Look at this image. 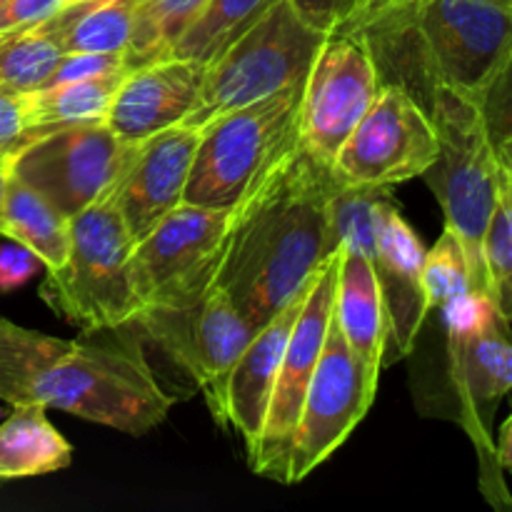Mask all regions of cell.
Listing matches in <instances>:
<instances>
[{
  "instance_id": "obj_22",
  "label": "cell",
  "mask_w": 512,
  "mask_h": 512,
  "mask_svg": "<svg viewBox=\"0 0 512 512\" xmlns=\"http://www.w3.org/2000/svg\"><path fill=\"white\" fill-rule=\"evenodd\" d=\"M135 23V0H83L63 5L40 30L63 53L125 55Z\"/></svg>"
},
{
  "instance_id": "obj_43",
  "label": "cell",
  "mask_w": 512,
  "mask_h": 512,
  "mask_svg": "<svg viewBox=\"0 0 512 512\" xmlns=\"http://www.w3.org/2000/svg\"><path fill=\"white\" fill-rule=\"evenodd\" d=\"M510 3H512V0H510Z\"/></svg>"
},
{
  "instance_id": "obj_25",
  "label": "cell",
  "mask_w": 512,
  "mask_h": 512,
  "mask_svg": "<svg viewBox=\"0 0 512 512\" xmlns=\"http://www.w3.org/2000/svg\"><path fill=\"white\" fill-rule=\"evenodd\" d=\"M68 348L70 340L20 328L0 318V400L10 408L33 403L35 378Z\"/></svg>"
},
{
  "instance_id": "obj_12",
  "label": "cell",
  "mask_w": 512,
  "mask_h": 512,
  "mask_svg": "<svg viewBox=\"0 0 512 512\" xmlns=\"http://www.w3.org/2000/svg\"><path fill=\"white\" fill-rule=\"evenodd\" d=\"M378 383L380 375L350 348L333 315L295 425L288 485L315 473V468H320L350 438L373 408Z\"/></svg>"
},
{
  "instance_id": "obj_4",
  "label": "cell",
  "mask_w": 512,
  "mask_h": 512,
  "mask_svg": "<svg viewBox=\"0 0 512 512\" xmlns=\"http://www.w3.org/2000/svg\"><path fill=\"white\" fill-rule=\"evenodd\" d=\"M425 110L438 133V155L423 180L443 208L445 228L463 245L473 290L490 295L483 245L498 200L500 168L483 113L475 100L448 88H435Z\"/></svg>"
},
{
  "instance_id": "obj_31",
  "label": "cell",
  "mask_w": 512,
  "mask_h": 512,
  "mask_svg": "<svg viewBox=\"0 0 512 512\" xmlns=\"http://www.w3.org/2000/svg\"><path fill=\"white\" fill-rule=\"evenodd\" d=\"M500 175L512 178V55L478 100Z\"/></svg>"
},
{
  "instance_id": "obj_28",
  "label": "cell",
  "mask_w": 512,
  "mask_h": 512,
  "mask_svg": "<svg viewBox=\"0 0 512 512\" xmlns=\"http://www.w3.org/2000/svg\"><path fill=\"white\" fill-rule=\"evenodd\" d=\"M63 50L40 30L20 28L0 33V90L30 93L43 88Z\"/></svg>"
},
{
  "instance_id": "obj_7",
  "label": "cell",
  "mask_w": 512,
  "mask_h": 512,
  "mask_svg": "<svg viewBox=\"0 0 512 512\" xmlns=\"http://www.w3.org/2000/svg\"><path fill=\"white\" fill-rule=\"evenodd\" d=\"M123 328L155 345L198 388L215 423L228 428L230 375L258 328L223 288L210 285L193 303L173 308H140Z\"/></svg>"
},
{
  "instance_id": "obj_10",
  "label": "cell",
  "mask_w": 512,
  "mask_h": 512,
  "mask_svg": "<svg viewBox=\"0 0 512 512\" xmlns=\"http://www.w3.org/2000/svg\"><path fill=\"white\" fill-rule=\"evenodd\" d=\"M435 155L438 133L423 103L403 85L383 83L330 168L338 183L390 190L405 180L423 178Z\"/></svg>"
},
{
  "instance_id": "obj_38",
  "label": "cell",
  "mask_w": 512,
  "mask_h": 512,
  "mask_svg": "<svg viewBox=\"0 0 512 512\" xmlns=\"http://www.w3.org/2000/svg\"><path fill=\"white\" fill-rule=\"evenodd\" d=\"M418 3H423V0H385L383 5H380L378 10H375L373 15H380V13H403V10H410V8H415V5ZM373 15H370V18H373ZM368 20V18H365ZM360 23H363V20H360ZM358 25V23H355ZM345 28H350V25H345Z\"/></svg>"
},
{
  "instance_id": "obj_13",
  "label": "cell",
  "mask_w": 512,
  "mask_h": 512,
  "mask_svg": "<svg viewBox=\"0 0 512 512\" xmlns=\"http://www.w3.org/2000/svg\"><path fill=\"white\" fill-rule=\"evenodd\" d=\"M338 265L340 248L333 255H328L320 263V268L310 275L308 295H305L303 308H300L298 320L290 330L288 345H285L283 363H280L258 448L248 458L250 470L255 475L275 480V483L288 485L295 425H298L300 408H303L315 365L323 353L325 333H328V325L333 320Z\"/></svg>"
},
{
  "instance_id": "obj_27",
  "label": "cell",
  "mask_w": 512,
  "mask_h": 512,
  "mask_svg": "<svg viewBox=\"0 0 512 512\" xmlns=\"http://www.w3.org/2000/svg\"><path fill=\"white\" fill-rule=\"evenodd\" d=\"M208 3L210 0H135L133 38L125 50V65L135 68L173 53L175 43Z\"/></svg>"
},
{
  "instance_id": "obj_35",
  "label": "cell",
  "mask_w": 512,
  "mask_h": 512,
  "mask_svg": "<svg viewBox=\"0 0 512 512\" xmlns=\"http://www.w3.org/2000/svg\"><path fill=\"white\" fill-rule=\"evenodd\" d=\"M65 0H5L0 5V33L20 28H33L50 15L58 13Z\"/></svg>"
},
{
  "instance_id": "obj_42",
  "label": "cell",
  "mask_w": 512,
  "mask_h": 512,
  "mask_svg": "<svg viewBox=\"0 0 512 512\" xmlns=\"http://www.w3.org/2000/svg\"><path fill=\"white\" fill-rule=\"evenodd\" d=\"M5 3V0H0V5H3Z\"/></svg>"
},
{
  "instance_id": "obj_23",
  "label": "cell",
  "mask_w": 512,
  "mask_h": 512,
  "mask_svg": "<svg viewBox=\"0 0 512 512\" xmlns=\"http://www.w3.org/2000/svg\"><path fill=\"white\" fill-rule=\"evenodd\" d=\"M5 238L25 245L43 260L45 270H55L68 258L70 218L48 203L43 195L10 170L3 193Z\"/></svg>"
},
{
  "instance_id": "obj_1",
  "label": "cell",
  "mask_w": 512,
  "mask_h": 512,
  "mask_svg": "<svg viewBox=\"0 0 512 512\" xmlns=\"http://www.w3.org/2000/svg\"><path fill=\"white\" fill-rule=\"evenodd\" d=\"M333 168L290 140L230 205L213 283L260 328L340 248L330 228Z\"/></svg>"
},
{
  "instance_id": "obj_37",
  "label": "cell",
  "mask_w": 512,
  "mask_h": 512,
  "mask_svg": "<svg viewBox=\"0 0 512 512\" xmlns=\"http://www.w3.org/2000/svg\"><path fill=\"white\" fill-rule=\"evenodd\" d=\"M498 460L508 473H512V415L505 420L503 430H500V443H498Z\"/></svg>"
},
{
  "instance_id": "obj_41",
  "label": "cell",
  "mask_w": 512,
  "mask_h": 512,
  "mask_svg": "<svg viewBox=\"0 0 512 512\" xmlns=\"http://www.w3.org/2000/svg\"><path fill=\"white\" fill-rule=\"evenodd\" d=\"M73 3H83V0H65V5H73Z\"/></svg>"
},
{
  "instance_id": "obj_30",
  "label": "cell",
  "mask_w": 512,
  "mask_h": 512,
  "mask_svg": "<svg viewBox=\"0 0 512 512\" xmlns=\"http://www.w3.org/2000/svg\"><path fill=\"white\" fill-rule=\"evenodd\" d=\"M423 283L425 293H428L430 310H440L450 300L458 298V295L473 290L468 258H465V250L460 245L458 235L450 228H445L438 243L425 253Z\"/></svg>"
},
{
  "instance_id": "obj_20",
  "label": "cell",
  "mask_w": 512,
  "mask_h": 512,
  "mask_svg": "<svg viewBox=\"0 0 512 512\" xmlns=\"http://www.w3.org/2000/svg\"><path fill=\"white\" fill-rule=\"evenodd\" d=\"M335 323L373 373L380 375L385 360V305L373 265L363 250L340 245L338 288H335Z\"/></svg>"
},
{
  "instance_id": "obj_26",
  "label": "cell",
  "mask_w": 512,
  "mask_h": 512,
  "mask_svg": "<svg viewBox=\"0 0 512 512\" xmlns=\"http://www.w3.org/2000/svg\"><path fill=\"white\" fill-rule=\"evenodd\" d=\"M275 3L278 0H210L170 55L203 65L210 63Z\"/></svg>"
},
{
  "instance_id": "obj_19",
  "label": "cell",
  "mask_w": 512,
  "mask_h": 512,
  "mask_svg": "<svg viewBox=\"0 0 512 512\" xmlns=\"http://www.w3.org/2000/svg\"><path fill=\"white\" fill-rule=\"evenodd\" d=\"M450 373L465 408L493 415L512 390V340L503 315L470 333L448 335Z\"/></svg>"
},
{
  "instance_id": "obj_8",
  "label": "cell",
  "mask_w": 512,
  "mask_h": 512,
  "mask_svg": "<svg viewBox=\"0 0 512 512\" xmlns=\"http://www.w3.org/2000/svg\"><path fill=\"white\" fill-rule=\"evenodd\" d=\"M305 80L220 115L200 128L193 168L183 203L230 208L238 203L255 175L298 138Z\"/></svg>"
},
{
  "instance_id": "obj_34",
  "label": "cell",
  "mask_w": 512,
  "mask_h": 512,
  "mask_svg": "<svg viewBox=\"0 0 512 512\" xmlns=\"http://www.w3.org/2000/svg\"><path fill=\"white\" fill-rule=\"evenodd\" d=\"M43 268V260L30 253L25 245L15 243V240L13 243H3L0 245V293L23 288Z\"/></svg>"
},
{
  "instance_id": "obj_15",
  "label": "cell",
  "mask_w": 512,
  "mask_h": 512,
  "mask_svg": "<svg viewBox=\"0 0 512 512\" xmlns=\"http://www.w3.org/2000/svg\"><path fill=\"white\" fill-rule=\"evenodd\" d=\"M425 253L428 250L423 240L400 215L398 203L393 198L385 200L375 243L368 253L385 305L388 343H385L383 368L413 353L415 340L430 313L423 283Z\"/></svg>"
},
{
  "instance_id": "obj_17",
  "label": "cell",
  "mask_w": 512,
  "mask_h": 512,
  "mask_svg": "<svg viewBox=\"0 0 512 512\" xmlns=\"http://www.w3.org/2000/svg\"><path fill=\"white\" fill-rule=\"evenodd\" d=\"M198 140L200 130L175 125L138 143L128 170L110 195L135 240L183 203Z\"/></svg>"
},
{
  "instance_id": "obj_33",
  "label": "cell",
  "mask_w": 512,
  "mask_h": 512,
  "mask_svg": "<svg viewBox=\"0 0 512 512\" xmlns=\"http://www.w3.org/2000/svg\"><path fill=\"white\" fill-rule=\"evenodd\" d=\"M30 133L28 98L25 93L0 90V155L15 153Z\"/></svg>"
},
{
  "instance_id": "obj_32",
  "label": "cell",
  "mask_w": 512,
  "mask_h": 512,
  "mask_svg": "<svg viewBox=\"0 0 512 512\" xmlns=\"http://www.w3.org/2000/svg\"><path fill=\"white\" fill-rule=\"evenodd\" d=\"M125 70H128V65H125V55L120 53H63L45 85L105 78V75L125 73Z\"/></svg>"
},
{
  "instance_id": "obj_40",
  "label": "cell",
  "mask_w": 512,
  "mask_h": 512,
  "mask_svg": "<svg viewBox=\"0 0 512 512\" xmlns=\"http://www.w3.org/2000/svg\"><path fill=\"white\" fill-rule=\"evenodd\" d=\"M10 173V153L0 155V233H3V193H5V180Z\"/></svg>"
},
{
  "instance_id": "obj_14",
  "label": "cell",
  "mask_w": 512,
  "mask_h": 512,
  "mask_svg": "<svg viewBox=\"0 0 512 512\" xmlns=\"http://www.w3.org/2000/svg\"><path fill=\"white\" fill-rule=\"evenodd\" d=\"M383 83L363 35L348 28L328 33L305 78L298 143L333 165L340 145L368 113Z\"/></svg>"
},
{
  "instance_id": "obj_6",
  "label": "cell",
  "mask_w": 512,
  "mask_h": 512,
  "mask_svg": "<svg viewBox=\"0 0 512 512\" xmlns=\"http://www.w3.org/2000/svg\"><path fill=\"white\" fill-rule=\"evenodd\" d=\"M328 33L303 18L293 0H278L223 53L205 63L193 110L180 125L200 130L220 115L270 98L308 78Z\"/></svg>"
},
{
  "instance_id": "obj_21",
  "label": "cell",
  "mask_w": 512,
  "mask_h": 512,
  "mask_svg": "<svg viewBox=\"0 0 512 512\" xmlns=\"http://www.w3.org/2000/svg\"><path fill=\"white\" fill-rule=\"evenodd\" d=\"M45 405H13L0 423V483L58 473L73 460V448L45 415Z\"/></svg>"
},
{
  "instance_id": "obj_24",
  "label": "cell",
  "mask_w": 512,
  "mask_h": 512,
  "mask_svg": "<svg viewBox=\"0 0 512 512\" xmlns=\"http://www.w3.org/2000/svg\"><path fill=\"white\" fill-rule=\"evenodd\" d=\"M123 75L125 73H115L105 75V78L78 80V83L45 85V88L25 93L30 120L28 140L50 128H60V125L105 123L110 103H113V95Z\"/></svg>"
},
{
  "instance_id": "obj_9",
  "label": "cell",
  "mask_w": 512,
  "mask_h": 512,
  "mask_svg": "<svg viewBox=\"0 0 512 512\" xmlns=\"http://www.w3.org/2000/svg\"><path fill=\"white\" fill-rule=\"evenodd\" d=\"M135 150L138 145L125 143L105 123L60 125L10 153V170L73 218L113 195Z\"/></svg>"
},
{
  "instance_id": "obj_39",
  "label": "cell",
  "mask_w": 512,
  "mask_h": 512,
  "mask_svg": "<svg viewBox=\"0 0 512 512\" xmlns=\"http://www.w3.org/2000/svg\"><path fill=\"white\" fill-rule=\"evenodd\" d=\"M383 3H385V0H360L358 10H355L353 18H350L345 25H355V23H360V20L370 18V15H373L375 10H378ZM345 25H343V28H345Z\"/></svg>"
},
{
  "instance_id": "obj_3",
  "label": "cell",
  "mask_w": 512,
  "mask_h": 512,
  "mask_svg": "<svg viewBox=\"0 0 512 512\" xmlns=\"http://www.w3.org/2000/svg\"><path fill=\"white\" fill-rule=\"evenodd\" d=\"M120 330V343L70 340V348L35 378L33 403L133 438L158 428L175 398L155 378L143 343Z\"/></svg>"
},
{
  "instance_id": "obj_29",
  "label": "cell",
  "mask_w": 512,
  "mask_h": 512,
  "mask_svg": "<svg viewBox=\"0 0 512 512\" xmlns=\"http://www.w3.org/2000/svg\"><path fill=\"white\" fill-rule=\"evenodd\" d=\"M485 270H488L490 298L503 318L512 323V178L500 175L498 200L485 233Z\"/></svg>"
},
{
  "instance_id": "obj_2",
  "label": "cell",
  "mask_w": 512,
  "mask_h": 512,
  "mask_svg": "<svg viewBox=\"0 0 512 512\" xmlns=\"http://www.w3.org/2000/svg\"><path fill=\"white\" fill-rule=\"evenodd\" d=\"M348 30L363 35L385 83L403 85L423 108L435 88L478 103L512 55V3L423 0Z\"/></svg>"
},
{
  "instance_id": "obj_16",
  "label": "cell",
  "mask_w": 512,
  "mask_h": 512,
  "mask_svg": "<svg viewBox=\"0 0 512 512\" xmlns=\"http://www.w3.org/2000/svg\"><path fill=\"white\" fill-rule=\"evenodd\" d=\"M205 65L165 55L125 70L105 125L125 143H143L188 118L203 83Z\"/></svg>"
},
{
  "instance_id": "obj_36",
  "label": "cell",
  "mask_w": 512,
  "mask_h": 512,
  "mask_svg": "<svg viewBox=\"0 0 512 512\" xmlns=\"http://www.w3.org/2000/svg\"><path fill=\"white\" fill-rule=\"evenodd\" d=\"M295 8L325 33L343 28L358 10L360 0H293Z\"/></svg>"
},
{
  "instance_id": "obj_11",
  "label": "cell",
  "mask_w": 512,
  "mask_h": 512,
  "mask_svg": "<svg viewBox=\"0 0 512 512\" xmlns=\"http://www.w3.org/2000/svg\"><path fill=\"white\" fill-rule=\"evenodd\" d=\"M230 208L180 203L135 240L130 268L143 308L193 303L213 283Z\"/></svg>"
},
{
  "instance_id": "obj_18",
  "label": "cell",
  "mask_w": 512,
  "mask_h": 512,
  "mask_svg": "<svg viewBox=\"0 0 512 512\" xmlns=\"http://www.w3.org/2000/svg\"><path fill=\"white\" fill-rule=\"evenodd\" d=\"M308 285L310 280L288 305H283L268 323L255 330L230 375L228 428L240 435L245 450H248V458L258 448L275 380H278L280 363H283L285 345H288L290 330H293L305 295H308Z\"/></svg>"
},
{
  "instance_id": "obj_5",
  "label": "cell",
  "mask_w": 512,
  "mask_h": 512,
  "mask_svg": "<svg viewBox=\"0 0 512 512\" xmlns=\"http://www.w3.org/2000/svg\"><path fill=\"white\" fill-rule=\"evenodd\" d=\"M133 245L113 198L73 215L68 258L60 268L45 270L43 303L88 335L128 325L143 308L130 268Z\"/></svg>"
}]
</instances>
